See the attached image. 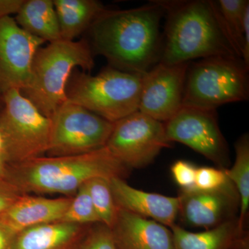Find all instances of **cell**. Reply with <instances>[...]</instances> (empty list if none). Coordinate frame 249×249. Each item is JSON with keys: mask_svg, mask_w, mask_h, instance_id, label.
Segmentation results:
<instances>
[{"mask_svg": "<svg viewBox=\"0 0 249 249\" xmlns=\"http://www.w3.org/2000/svg\"><path fill=\"white\" fill-rule=\"evenodd\" d=\"M71 199L22 194L0 215V220L16 233L28 228L60 222Z\"/></svg>", "mask_w": 249, "mask_h": 249, "instance_id": "obj_16", "label": "cell"}, {"mask_svg": "<svg viewBox=\"0 0 249 249\" xmlns=\"http://www.w3.org/2000/svg\"><path fill=\"white\" fill-rule=\"evenodd\" d=\"M0 133L4 139L8 165L42 157L48 150L51 120L44 116L19 90L1 96Z\"/></svg>", "mask_w": 249, "mask_h": 249, "instance_id": "obj_7", "label": "cell"}, {"mask_svg": "<svg viewBox=\"0 0 249 249\" xmlns=\"http://www.w3.org/2000/svg\"><path fill=\"white\" fill-rule=\"evenodd\" d=\"M88 226L55 222L17 232L11 249H78Z\"/></svg>", "mask_w": 249, "mask_h": 249, "instance_id": "obj_17", "label": "cell"}, {"mask_svg": "<svg viewBox=\"0 0 249 249\" xmlns=\"http://www.w3.org/2000/svg\"><path fill=\"white\" fill-rule=\"evenodd\" d=\"M7 163L5 160L3 156H0V178L6 177V170H7Z\"/></svg>", "mask_w": 249, "mask_h": 249, "instance_id": "obj_32", "label": "cell"}, {"mask_svg": "<svg viewBox=\"0 0 249 249\" xmlns=\"http://www.w3.org/2000/svg\"><path fill=\"white\" fill-rule=\"evenodd\" d=\"M62 40L73 41L88 31L106 9L96 0H53Z\"/></svg>", "mask_w": 249, "mask_h": 249, "instance_id": "obj_20", "label": "cell"}, {"mask_svg": "<svg viewBox=\"0 0 249 249\" xmlns=\"http://www.w3.org/2000/svg\"><path fill=\"white\" fill-rule=\"evenodd\" d=\"M163 124L170 142H181L224 169L229 165V148L216 110L183 106Z\"/></svg>", "mask_w": 249, "mask_h": 249, "instance_id": "obj_10", "label": "cell"}, {"mask_svg": "<svg viewBox=\"0 0 249 249\" xmlns=\"http://www.w3.org/2000/svg\"><path fill=\"white\" fill-rule=\"evenodd\" d=\"M22 195L6 177L0 178V215Z\"/></svg>", "mask_w": 249, "mask_h": 249, "instance_id": "obj_28", "label": "cell"}, {"mask_svg": "<svg viewBox=\"0 0 249 249\" xmlns=\"http://www.w3.org/2000/svg\"><path fill=\"white\" fill-rule=\"evenodd\" d=\"M4 139H3L2 136L0 133V156L4 155ZM4 157V156H3Z\"/></svg>", "mask_w": 249, "mask_h": 249, "instance_id": "obj_33", "label": "cell"}, {"mask_svg": "<svg viewBox=\"0 0 249 249\" xmlns=\"http://www.w3.org/2000/svg\"><path fill=\"white\" fill-rule=\"evenodd\" d=\"M165 17L160 63L175 65L213 56L242 58L217 1L155 0Z\"/></svg>", "mask_w": 249, "mask_h": 249, "instance_id": "obj_2", "label": "cell"}, {"mask_svg": "<svg viewBox=\"0 0 249 249\" xmlns=\"http://www.w3.org/2000/svg\"><path fill=\"white\" fill-rule=\"evenodd\" d=\"M60 222L81 226L100 223L86 183L80 187L75 196L72 197L71 203Z\"/></svg>", "mask_w": 249, "mask_h": 249, "instance_id": "obj_24", "label": "cell"}, {"mask_svg": "<svg viewBox=\"0 0 249 249\" xmlns=\"http://www.w3.org/2000/svg\"><path fill=\"white\" fill-rule=\"evenodd\" d=\"M179 210L183 220L191 227L206 230L235 219L240 209V196L230 180L214 191H181Z\"/></svg>", "mask_w": 249, "mask_h": 249, "instance_id": "obj_13", "label": "cell"}, {"mask_svg": "<svg viewBox=\"0 0 249 249\" xmlns=\"http://www.w3.org/2000/svg\"><path fill=\"white\" fill-rule=\"evenodd\" d=\"M142 86V76L109 66L95 76L73 72L67 86V101L114 124L139 111Z\"/></svg>", "mask_w": 249, "mask_h": 249, "instance_id": "obj_5", "label": "cell"}, {"mask_svg": "<svg viewBox=\"0 0 249 249\" xmlns=\"http://www.w3.org/2000/svg\"><path fill=\"white\" fill-rule=\"evenodd\" d=\"M1 105H2V103H1V98H0V108L1 107Z\"/></svg>", "mask_w": 249, "mask_h": 249, "instance_id": "obj_34", "label": "cell"}, {"mask_svg": "<svg viewBox=\"0 0 249 249\" xmlns=\"http://www.w3.org/2000/svg\"><path fill=\"white\" fill-rule=\"evenodd\" d=\"M94 66L88 40H59L41 47L35 54L31 78L22 92L49 119L67 102L66 89L73 70L89 71Z\"/></svg>", "mask_w": 249, "mask_h": 249, "instance_id": "obj_4", "label": "cell"}, {"mask_svg": "<svg viewBox=\"0 0 249 249\" xmlns=\"http://www.w3.org/2000/svg\"><path fill=\"white\" fill-rule=\"evenodd\" d=\"M219 10L232 41L242 55L244 46V22L249 0H219Z\"/></svg>", "mask_w": 249, "mask_h": 249, "instance_id": "obj_23", "label": "cell"}, {"mask_svg": "<svg viewBox=\"0 0 249 249\" xmlns=\"http://www.w3.org/2000/svg\"><path fill=\"white\" fill-rule=\"evenodd\" d=\"M163 16L155 0L134 9H106L88 29V43L93 53L107 60L108 66L142 76L160 62Z\"/></svg>", "mask_w": 249, "mask_h": 249, "instance_id": "obj_1", "label": "cell"}, {"mask_svg": "<svg viewBox=\"0 0 249 249\" xmlns=\"http://www.w3.org/2000/svg\"><path fill=\"white\" fill-rule=\"evenodd\" d=\"M191 62H159L142 76L139 111L165 123L183 107L187 71Z\"/></svg>", "mask_w": 249, "mask_h": 249, "instance_id": "obj_12", "label": "cell"}, {"mask_svg": "<svg viewBox=\"0 0 249 249\" xmlns=\"http://www.w3.org/2000/svg\"><path fill=\"white\" fill-rule=\"evenodd\" d=\"M197 167L187 161L178 160L172 165V175L181 191H189L196 188V173Z\"/></svg>", "mask_w": 249, "mask_h": 249, "instance_id": "obj_27", "label": "cell"}, {"mask_svg": "<svg viewBox=\"0 0 249 249\" xmlns=\"http://www.w3.org/2000/svg\"><path fill=\"white\" fill-rule=\"evenodd\" d=\"M16 234L0 220V249H11Z\"/></svg>", "mask_w": 249, "mask_h": 249, "instance_id": "obj_30", "label": "cell"}, {"mask_svg": "<svg viewBox=\"0 0 249 249\" xmlns=\"http://www.w3.org/2000/svg\"><path fill=\"white\" fill-rule=\"evenodd\" d=\"M111 230L116 249H175L168 227L119 208Z\"/></svg>", "mask_w": 249, "mask_h": 249, "instance_id": "obj_15", "label": "cell"}, {"mask_svg": "<svg viewBox=\"0 0 249 249\" xmlns=\"http://www.w3.org/2000/svg\"><path fill=\"white\" fill-rule=\"evenodd\" d=\"M170 143L163 123L137 111L114 123L106 147L131 169L150 165Z\"/></svg>", "mask_w": 249, "mask_h": 249, "instance_id": "obj_9", "label": "cell"}, {"mask_svg": "<svg viewBox=\"0 0 249 249\" xmlns=\"http://www.w3.org/2000/svg\"><path fill=\"white\" fill-rule=\"evenodd\" d=\"M78 249H116L110 228L95 224L88 229Z\"/></svg>", "mask_w": 249, "mask_h": 249, "instance_id": "obj_25", "label": "cell"}, {"mask_svg": "<svg viewBox=\"0 0 249 249\" xmlns=\"http://www.w3.org/2000/svg\"><path fill=\"white\" fill-rule=\"evenodd\" d=\"M44 43L11 16L0 19V98L9 90L27 88L34 56Z\"/></svg>", "mask_w": 249, "mask_h": 249, "instance_id": "obj_11", "label": "cell"}, {"mask_svg": "<svg viewBox=\"0 0 249 249\" xmlns=\"http://www.w3.org/2000/svg\"><path fill=\"white\" fill-rule=\"evenodd\" d=\"M110 186L116 206L142 217L170 227L178 214V196L148 193L129 186L124 178H114Z\"/></svg>", "mask_w": 249, "mask_h": 249, "instance_id": "obj_14", "label": "cell"}, {"mask_svg": "<svg viewBox=\"0 0 249 249\" xmlns=\"http://www.w3.org/2000/svg\"><path fill=\"white\" fill-rule=\"evenodd\" d=\"M229 181L225 168L201 167L196 170V189L203 191H214L222 188Z\"/></svg>", "mask_w": 249, "mask_h": 249, "instance_id": "obj_26", "label": "cell"}, {"mask_svg": "<svg viewBox=\"0 0 249 249\" xmlns=\"http://www.w3.org/2000/svg\"><path fill=\"white\" fill-rule=\"evenodd\" d=\"M235 160L230 169H226L228 178L235 186L240 196L239 227L245 229L249 207V137L246 133L235 142Z\"/></svg>", "mask_w": 249, "mask_h": 249, "instance_id": "obj_21", "label": "cell"}, {"mask_svg": "<svg viewBox=\"0 0 249 249\" xmlns=\"http://www.w3.org/2000/svg\"><path fill=\"white\" fill-rule=\"evenodd\" d=\"M24 0H0V19L16 14Z\"/></svg>", "mask_w": 249, "mask_h": 249, "instance_id": "obj_29", "label": "cell"}, {"mask_svg": "<svg viewBox=\"0 0 249 249\" xmlns=\"http://www.w3.org/2000/svg\"><path fill=\"white\" fill-rule=\"evenodd\" d=\"M15 20L23 30L45 42L61 40L53 0H24Z\"/></svg>", "mask_w": 249, "mask_h": 249, "instance_id": "obj_19", "label": "cell"}, {"mask_svg": "<svg viewBox=\"0 0 249 249\" xmlns=\"http://www.w3.org/2000/svg\"><path fill=\"white\" fill-rule=\"evenodd\" d=\"M244 46L242 59L249 67V8L246 11L244 22Z\"/></svg>", "mask_w": 249, "mask_h": 249, "instance_id": "obj_31", "label": "cell"}, {"mask_svg": "<svg viewBox=\"0 0 249 249\" xmlns=\"http://www.w3.org/2000/svg\"><path fill=\"white\" fill-rule=\"evenodd\" d=\"M170 228L175 249H233L245 231L239 227L237 218L202 232H190L175 224Z\"/></svg>", "mask_w": 249, "mask_h": 249, "instance_id": "obj_18", "label": "cell"}, {"mask_svg": "<svg viewBox=\"0 0 249 249\" xmlns=\"http://www.w3.org/2000/svg\"><path fill=\"white\" fill-rule=\"evenodd\" d=\"M106 147L83 155L37 157L7 165L6 178L22 194H76L95 178H124L129 174Z\"/></svg>", "mask_w": 249, "mask_h": 249, "instance_id": "obj_3", "label": "cell"}, {"mask_svg": "<svg viewBox=\"0 0 249 249\" xmlns=\"http://www.w3.org/2000/svg\"><path fill=\"white\" fill-rule=\"evenodd\" d=\"M249 67L242 58L213 56L190 63L183 106L216 110L227 103L248 101Z\"/></svg>", "mask_w": 249, "mask_h": 249, "instance_id": "obj_6", "label": "cell"}, {"mask_svg": "<svg viewBox=\"0 0 249 249\" xmlns=\"http://www.w3.org/2000/svg\"><path fill=\"white\" fill-rule=\"evenodd\" d=\"M48 157L89 153L106 147L114 124L67 101L50 119Z\"/></svg>", "mask_w": 249, "mask_h": 249, "instance_id": "obj_8", "label": "cell"}, {"mask_svg": "<svg viewBox=\"0 0 249 249\" xmlns=\"http://www.w3.org/2000/svg\"><path fill=\"white\" fill-rule=\"evenodd\" d=\"M86 185L100 223L111 229L115 222L118 207L111 191L110 179L95 178Z\"/></svg>", "mask_w": 249, "mask_h": 249, "instance_id": "obj_22", "label": "cell"}]
</instances>
